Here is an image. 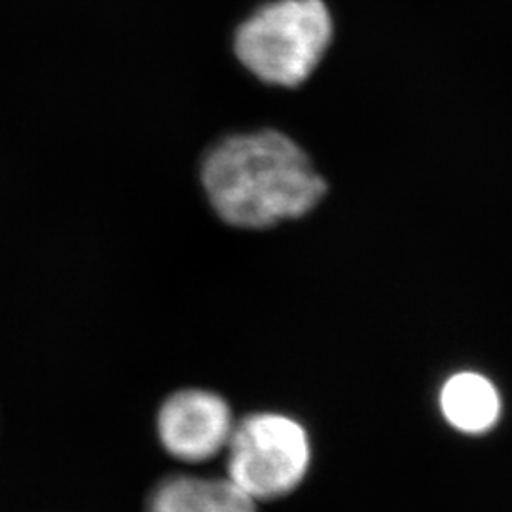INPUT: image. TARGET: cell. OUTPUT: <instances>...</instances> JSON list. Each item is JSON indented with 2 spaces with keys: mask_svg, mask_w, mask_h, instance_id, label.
<instances>
[{
  "mask_svg": "<svg viewBox=\"0 0 512 512\" xmlns=\"http://www.w3.org/2000/svg\"><path fill=\"white\" fill-rule=\"evenodd\" d=\"M200 181L217 217L243 230L302 219L329 192L310 154L272 128L219 139L203 154Z\"/></svg>",
  "mask_w": 512,
  "mask_h": 512,
  "instance_id": "obj_1",
  "label": "cell"
},
{
  "mask_svg": "<svg viewBox=\"0 0 512 512\" xmlns=\"http://www.w3.org/2000/svg\"><path fill=\"white\" fill-rule=\"evenodd\" d=\"M334 33L325 0H270L236 27L232 52L258 82L296 90L321 67Z\"/></svg>",
  "mask_w": 512,
  "mask_h": 512,
  "instance_id": "obj_2",
  "label": "cell"
},
{
  "mask_svg": "<svg viewBox=\"0 0 512 512\" xmlns=\"http://www.w3.org/2000/svg\"><path fill=\"white\" fill-rule=\"evenodd\" d=\"M226 452L228 478L255 501L293 494L310 471L306 429L277 412H256L236 423Z\"/></svg>",
  "mask_w": 512,
  "mask_h": 512,
  "instance_id": "obj_3",
  "label": "cell"
},
{
  "mask_svg": "<svg viewBox=\"0 0 512 512\" xmlns=\"http://www.w3.org/2000/svg\"><path fill=\"white\" fill-rule=\"evenodd\" d=\"M236 421L230 404L207 389H183L165 399L156 431L171 458L205 463L228 448Z\"/></svg>",
  "mask_w": 512,
  "mask_h": 512,
  "instance_id": "obj_4",
  "label": "cell"
},
{
  "mask_svg": "<svg viewBox=\"0 0 512 512\" xmlns=\"http://www.w3.org/2000/svg\"><path fill=\"white\" fill-rule=\"evenodd\" d=\"M147 512H256V501L230 478L175 475L152 490Z\"/></svg>",
  "mask_w": 512,
  "mask_h": 512,
  "instance_id": "obj_5",
  "label": "cell"
},
{
  "mask_svg": "<svg viewBox=\"0 0 512 512\" xmlns=\"http://www.w3.org/2000/svg\"><path fill=\"white\" fill-rule=\"evenodd\" d=\"M440 408L452 427L480 435L494 427L501 414V399L495 385L475 372L452 376L440 391Z\"/></svg>",
  "mask_w": 512,
  "mask_h": 512,
  "instance_id": "obj_6",
  "label": "cell"
}]
</instances>
